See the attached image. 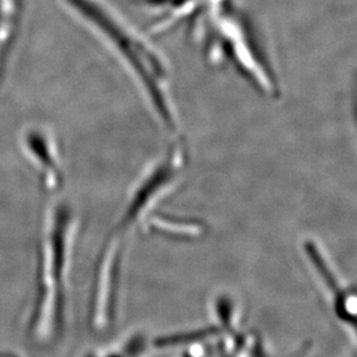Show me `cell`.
<instances>
[{
    "label": "cell",
    "instance_id": "1",
    "mask_svg": "<svg viewBox=\"0 0 357 357\" xmlns=\"http://www.w3.org/2000/svg\"><path fill=\"white\" fill-rule=\"evenodd\" d=\"M75 3L128 66L153 115L163 128L175 132L178 114L170 91V72L163 56L147 38L100 1L75 0Z\"/></svg>",
    "mask_w": 357,
    "mask_h": 357
},
{
    "label": "cell",
    "instance_id": "2",
    "mask_svg": "<svg viewBox=\"0 0 357 357\" xmlns=\"http://www.w3.org/2000/svg\"><path fill=\"white\" fill-rule=\"evenodd\" d=\"M72 230L71 209L61 204L54 206L40 245L38 295L31 319V332L38 340L56 337L64 324L65 279L71 258Z\"/></svg>",
    "mask_w": 357,
    "mask_h": 357
}]
</instances>
